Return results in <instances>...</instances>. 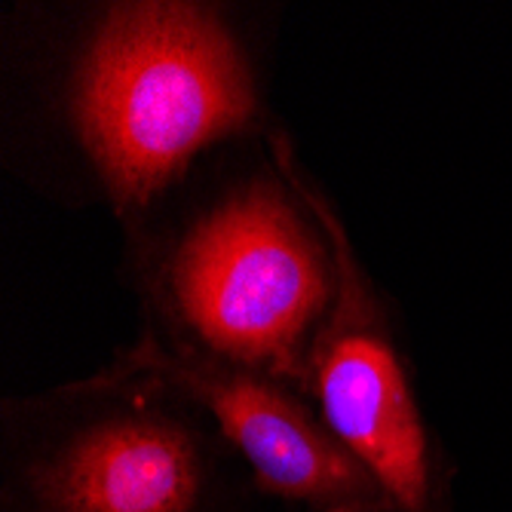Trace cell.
<instances>
[{"mask_svg": "<svg viewBox=\"0 0 512 512\" xmlns=\"http://www.w3.org/2000/svg\"><path fill=\"white\" fill-rule=\"evenodd\" d=\"M325 221L338 255V295L310 347L304 393L381 482L396 512H454L451 467L417 396L396 310L329 194Z\"/></svg>", "mask_w": 512, "mask_h": 512, "instance_id": "277c9868", "label": "cell"}, {"mask_svg": "<svg viewBox=\"0 0 512 512\" xmlns=\"http://www.w3.org/2000/svg\"><path fill=\"white\" fill-rule=\"evenodd\" d=\"M129 347L203 405L246 463L261 497L295 512H396L381 482L338 439L301 387L172 356L138 335Z\"/></svg>", "mask_w": 512, "mask_h": 512, "instance_id": "5b68a950", "label": "cell"}, {"mask_svg": "<svg viewBox=\"0 0 512 512\" xmlns=\"http://www.w3.org/2000/svg\"><path fill=\"white\" fill-rule=\"evenodd\" d=\"M123 276L142 310L138 338L304 390L338 255L325 191L292 135L270 123L206 154L123 224Z\"/></svg>", "mask_w": 512, "mask_h": 512, "instance_id": "7a4b0ae2", "label": "cell"}, {"mask_svg": "<svg viewBox=\"0 0 512 512\" xmlns=\"http://www.w3.org/2000/svg\"><path fill=\"white\" fill-rule=\"evenodd\" d=\"M237 13L206 0L19 4L4 13V163L123 227L206 154L270 126Z\"/></svg>", "mask_w": 512, "mask_h": 512, "instance_id": "6da1fadb", "label": "cell"}, {"mask_svg": "<svg viewBox=\"0 0 512 512\" xmlns=\"http://www.w3.org/2000/svg\"><path fill=\"white\" fill-rule=\"evenodd\" d=\"M258 497L203 405L129 344L0 402V512H252Z\"/></svg>", "mask_w": 512, "mask_h": 512, "instance_id": "3957f363", "label": "cell"}]
</instances>
